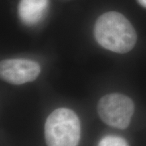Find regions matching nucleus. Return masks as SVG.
Listing matches in <instances>:
<instances>
[{
    "instance_id": "2",
    "label": "nucleus",
    "mask_w": 146,
    "mask_h": 146,
    "mask_svg": "<svg viewBox=\"0 0 146 146\" xmlns=\"http://www.w3.org/2000/svg\"><path fill=\"white\" fill-rule=\"evenodd\" d=\"M47 146H77L80 137V124L72 110L58 108L47 118L45 124Z\"/></svg>"
},
{
    "instance_id": "3",
    "label": "nucleus",
    "mask_w": 146,
    "mask_h": 146,
    "mask_svg": "<svg viewBox=\"0 0 146 146\" xmlns=\"http://www.w3.org/2000/svg\"><path fill=\"white\" fill-rule=\"evenodd\" d=\"M98 112L106 124L125 129L130 124L134 114V103L130 98L123 94H107L99 100Z\"/></svg>"
},
{
    "instance_id": "4",
    "label": "nucleus",
    "mask_w": 146,
    "mask_h": 146,
    "mask_svg": "<svg viewBox=\"0 0 146 146\" xmlns=\"http://www.w3.org/2000/svg\"><path fill=\"white\" fill-rule=\"evenodd\" d=\"M41 72L39 63L25 58L1 61L0 76L3 80L11 84H22L35 80Z\"/></svg>"
},
{
    "instance_id": "1",
    "label": "nucleus",
    "mask_w": 146,
    "mask_h": 146,
    "mask_svg": "<svg viewBox=\"0 0 146 146\" xmlns=\"http://www.w3.org/2000/svg\"><path fill=\"white\" fill-rule=\"evenodd\" d=\"M94 36L101 46L118 54L129 52L137 40L130 21L116 11L106 12L98 17L94 26Z\"/></svg>"
},
{
    "instance_id": "6",
    "label": "nucleus",
    "mask_w": 146,
    "mask_h": 146,
    "mask_svg": "<svg viewBox=\"0 0 146 146\" xmlns=\"http://www.w3.org/2000/svg\"><path fill=\"white\" fill-rule=\"evenodd\" d=\"M98 146H128V144L119 136H106L99 141Z\"/></svg>"
},
{
    "instance_id": "7",
    "label": "nucleus",
    "mask_w": 146,
    "mask_h": 146,
    "mask_svg": "<svg viewBox=\"0 0 146 146\" xmlns=\"http://www.w3.org/2000/svg\"><path fill=\"white\" fill-rule=\"evenodd\" d=\"M137 1H138V3H139L142 7H146V0H137Z\"/></svg>"
},
{
    "instance_id": "5",
    "label": "nucleus",
    "mask_w": 146,
    "mask_h": 146,
    "mask_svg": "<svg viewBox=\"0 0 146 146\" xmlns=\"http://www.w3.org/2000/svg\"><path fill=\"white\" fill-rule=\"evenodd\" d=\"M48 7L49 0H21L18 5V15L25 25H35L43 19Z\"/></svg>"
}]
</instances>
